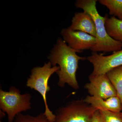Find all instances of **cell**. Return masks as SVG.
Returning <instances> with one entry per match:
<instances>
[{"mask_svg": "<svg viewBox=\"0 0 122 122\" xmlns=\"http://www.w3.org/2000/svg\"><path fill=\"white\" fill-rule=\"evenodd\" d=\"M89 82L85 88L90 96L106 99L117 96V92L107 74L92 75L89 77Z\"/></svg>", "mask_w": 122, "mask_h": 122, "instance_id": "cell-7", "label": "cell"}, {"mask_svg": "<svg viewBox=\"0 0 122 122\" xmlns=\"http://www.w3.org/2000/svg\"><path fill=\"white\" fill-rule=\"evenodd\" d=\"M13 122H51L49 121L44 113L36 116L24 114L21 113L16 116Z\"/></svg>", "mask_w": 122, "mask_h": 122, "instance_id": "cell-14", "label": "cell"}, {"mask_svg": "<svg viewBox=\"0 0 122 122\" xmlns=\"http://www.w3.org/2000/svg\"><path fill=\"white\" fill-rule=\"evenodd\" d=\"M102 122H122L121 112H115L104 110H98Z\"/></svg>", "mask_w": 122, "mask_h": 122, "instance_id": "cell-15", "label": "cell"}, {"mask_svg": "<svg viewBox=\"0 0 122 122\" xmlns=\"http://www.w3.org/2000/svg\"><path fill=\"white\" fill-rule=\"evenodd\" d=\"M97 110L83 100H73L55 111L54 122H91Z\"/></svg>", "mask_w": 122, "mask_h": 122, "instance_id": "cell-5", "label": "cell"}, {"mask_svg": "<svg viewBox=\"0 0 122 122\" xmlns=\"http://www.w3.org/2000/svg\"><path fill=\"white\" fill-rule=\"evenodd\" d=\"M0 122H1V121H0Z\"/></svg>", "mask_w": 122, "mask_h": 122, "instance_id": "cell-19", "label": "cell"}, {"mask_svg": "<svg viewBox=\"0 0 122 122\" xmlns=\"http://www.w3.org/2000/svg\"><path fill=\"white\" fill-rule=\"evenodd\" d=\"M61 35L68 46L78 52L91 50L96 44L95 37L81 31L72 30L69 28L62 29Z\"/></svg>", "mask_w": 122, "mask_h": 122, "instance_id": "cell-8", "label": "cell"}, {"mask_svg": "<svg viewBox=\"0 0 122 122\" xmlns=\"http://www.w3.org/2000/svg\"><path fill=\"white\" fill-rule=\"evenodd\" d=\"M121 113H122V111L121 112Z\"/></svg>", "mask_w": 122, "mask_h": 122, "instance_id": "cell-18", "label": "cell"}, {"mask_svg": "<svg viewBox=\"0 0 122 122\" xmlns=\"http://www.w3.org/2000/svg\"><path fill=\"white\" fill-rule=\"evenodd\" d=\"M86 59L92 64L93 68L91 75L106 74L112 70L122 66V50L108 56L93 52Z\"/></svg>", "mask_w": 122, "mask_h": 122, "instance_id": "cell-6", "label": "cell"}, {"mask_svg": "<svg viewBox=\"0 0 122 122\" xmlns=\"http://www.w3.org/2000/svg\"><path fill=\"white\" fill-rule=\"evenodd\" d=\"M59 69V66H52L50 61L42 66L35 67L31 70L26 83L27 87L38 92L41 95L45 104L44 114L51 122H54L56 116L49 108L46 100V94L50 90L48 82L51 76Z\"/></svg>", "mask_w": 122, "mask_h": 122, "instance_id": "cell-3", "label": "cell"}, {"mask_svg": "<svg viewBox=\"0 0 122 122\" xmlns=\"http://www.w3.org/2000/svg\"><path fill=\"white\" fill-rule=\"evenodd\" d=\"M91 122H102L100 113L98 110H97L95 113Z\"/></svg>", "mask_w": 122, "mask_h": 122, "instance_id": "cell-16", "label": "cell"}, {"mask_svg": "<svg viewBox=\"0 0 122 122\" xmlns=\"http://www.w3.org/2000/svg\"><path fill=\"white\" fill-rule=\"evenodd\" d=\"M96 0H78L75 3L77 8L82 9L90 14L94 20L96 32V42L90 50L93 52H115L122 50V44L109 36L105 23L107 17L102 16L96 8Z\"/></svg>", "mask_w": 122, "mask_h": 122, "instance_id": "cell-2", "label": "cell"}, {"mask_svg": "<svg viewBox=\"0 0 122 122\" xmlns=\"http://www.w3.org/2000/svg\"><path fill=\"white\" fill-rule=\"evenodd\" d=\"M98 1L109 9L110 15L122 20V0H99Z\"/></svg>", "mask_w": 122, "mask_h": 122, "instance_id": "cell-13", "label": "cell"}, {"mask_svg": "<svg viewBox=\"0 0 122 122\" xmlns=\"http://www.w3.org/2000/svg\"><path fill=\"white\" fill-rule=\"evenodd\" d=\"M78 51L67 45L63 39L59 38L48 57L52 66L59 65V69L56 73L59 78L57 84L63 87L66 84L75 90L79 88L76 73L80 61H85V57L79 56L76 54Z\"/></svg>", "mask_w": 122, "mask_h": 122, "instance_id": "cell-1", "label": "cell"}, {"mask_svg": "<svg viewBox=\"0 0 122 122\" xmlns=\"http://www.w3.org/2000/svg\"><path fill=\"white\" fill-rule=\"evenodd\" d=\"M0 118H3L5 116V113L4 112L2 111L1 110H0Z\"/></svg>", "mask_w": 122, "mask_h": 122, "instance_id": "cell-17", "label": "cell"}, {"mask_svg": "<svg viewBox=\"0 0 122 122\" xmlns=\"http://www.w3.org/2000/svg\"><path fill=\"white\" fill-rule=\"evenodd\" d=\"M32 96L30 93L21 94L14 86L8 91L0 90V108L8 116L9 122H13L16 116L31 109Z\"/></svg>", "mask_w": 122, "mask_h": 122, "instance_id": "cell-4", "label": "cell"}, {"mask_svg": "<svg viewBox=\"0 0 122 122\" xmlns=\"http://www.w3.org/2000/svg\"><path fill=\"white\" fill-rule=\"evenodd\" d=\"M105 26L109 36L122 44V20L114 16L107 17Z\"/></svg>", "mask_w": 122, "mask_h": 122, "instance_id": "cell-11", "label": "cell"}, {"mask_svg": "<svg viewBox=\"0 0 122 122\" xmlns=\"http://www.w3.org/2000/svg\"><path fill=\"white\" fill-rule=\"evenodd\" d=\"M106 74L115 89L122 104V66L112 70Z\"/></svg>", "mask_w": 122, "mask_h": 122, "instance_id": "cell-12", "label": "cell"}, {"mask_svg": "<svg viewBox=\"0 0 122 122\" xmlns=\"http://www.w3.org/2000/svg\"><path fill=\"white\" fill-rule=\"evenodd\" d=\"M73 30L86 33L96 37L95 24L91 15L85 11L77 12L72 18V24L69 27Z\"/></svg>", "mask_w": 122, "mask_h": 122, "instance_id": "cell-9", "label": "cell"}, {"mask_svg": "<svg viewBox=\"0 0 122 122\" xmlns=\"http://www.w3.org/2000/svg\"><path fill=\"white\" fill-rule=\"evenodd\" d=\"M83 100L97 110H104L115 112L122 111V104L117 96L104 99L88 95Z\"/></svg>", "mask_w": 122, "mask_h": 122, "instance_id": "cell-10", "label": "cell"}]
</instances>
